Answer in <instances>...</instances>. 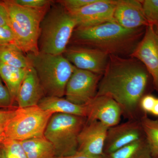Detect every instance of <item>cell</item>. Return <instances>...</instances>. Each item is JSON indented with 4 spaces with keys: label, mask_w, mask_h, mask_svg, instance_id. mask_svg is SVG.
Returning a JSON list of instances; mask_svg holds the SVG:
<instances>
[{
    "label": "cell",
    "mask_w": 158,
    "mask_h": 158,
    "mask_svg": "<svg viewBox=\"0 0 158 158\" xmlns=\"http://www.w3.org/2000/svg\"><path fill=\"white\" fill-rule=\"evenodd\" d=\"M139 62L133 57L109 55L96 95L110 97L118 103L123 113L131 118L135 116L148 81V72Z\"/></svg>",
    "instance_id": "cell-1"
},
{
    "label": "cell",
    "mask_w": 158,
    "mask_h": 158,
    "mask_svg": "<svg viewBox=\"0 0 158 158\" xmlns=\"http://www.w3.org/2000/svg\"><path fill=\"white\" fill-rule=\"evenodd\" d=\"M143 27L128 30L115 22L91 27H77L71 40L74 45L97 49L109 55L132 53L140 41Z\"/></svg>",
    "instance_id": "cell-2"
},
{
    "label": "cell",
    "mask_w": 158,
    "mask_h": 158,
    "mask_svg": "<svg viewBox=\"0 0 158 158\" xmlns=\"http://www.w3.org/2000/svg\"><path fill=\"white\" fill-rule=\"evenodd\" d=\"M54 2L40 26L38 49L41 52L63 55L77 27L72 15L61 4Z\"/></svg>",
    "instance_id": "cell-3"
},
{
    "label": "cell",
    "mask_w": 158,
    "mask_h": 158,
    "mask_svg": "<svg viewBox=\"0 0 158 158\" xmlns=\"http://www.w3.org/2000/svg\"><path fill=\"white\" fill-rule=\"evenodd\" d=\"M8 15V26L13 31L16 45L24 53H37L40 26L50 6L36 9L23 7L13 0L2 1Z\"/></svg>",
    "instance_id": "cell-4"
},
{
    "label": "cell",
    "mask_w": 158,
    "mask_h": 158,
    "mask_svg": "<svg viewBox=\"0 0 158 158\" xmlns=\"http://www.w3.org/2000/svg\"><path fill=\"white\" fill-rule=\"evenodd\" d=\"M31 66L35 69L46 96L63 97L74 66L63 55H54L38 52L27 54Z\"/></svg>",
    "instance_id": "cell-5"
},
{
    "label": "cell",
    "mask_w": 158,
    "mask_h": 158,
    "mask_svg": "<svg viewBox=\"0 0 158 158\" xmlns=\"http://www.w3.org/2000/svg\"><path fill=\"white\" fill-rule=\"evenodd\" d=\"M87 118L65 113H54L50 118L44 137L52 144L56 157L73 155L77 152L78 138Z\"/></svg>",
    "instance_id": "cell-6"
},
{
    "label": "cell",
    "mask_w": 158,
    "mask_h": 158,
    "mask_svg": "<svg viewBox=\"0 0 158 158\" xmlns=\"http://www.w3.org/2000/svg\"><path fill=\"white\" fill-rule=\"evenodd\" d=\"M52 112L44 111L38 106L16 107L14 116L6 125L4 138L23 141L44 137V131Z\"/></svg>",
    "instance_id": "cell-7"
},
{
    "label": "cell",
    "mask_w": 158,
    "mask_h": 158,
    "mask_svg": "<svg viewBox=\"0 0 158 158\" xmlns=\"http://www.w3.org/2000/svg\"><path fill=\"white\" fill-rule=\"evenodd\" d=\"M102 75L75 66L65 88V98L75 104L85 106L91 101L97 93Z\"/></svg>",
    "instance_id": "cell-8"
},
{
    "label": "cell",
    "mask_w": 158,
    "mask_h": 158,
    "mask_svg": "<svg viewBox=\"0 0 158 158\" xmlns=\"http://www.w3.org/2000/svg\"><path fill=\"white\" fill-rule=\"evenodd\" d=\"M63 56L76 68L101 75L109 58V54L97 49L76 45L67 47Z\"/></svg>",
    "instance_id": "cell-9"
},
{
    "label": "cell",
    "mask_w": 158,
    "mask_h": 158,
    "mask_svg": "<svg viewBox=\"0 0 158 158\" xmlns=\"http://www.w3.org/2000/svg\"><path fill=\"white\" fill-rule=\"evenodd\" d=\"M130 56L144 65L152 77L155 88L158 90V35L154 26L146 27L144 36Z\"/></svg>",
    "instance_id": "cell-10"
},
{
    "label": "cell",
    "mask_w": 158,
    "mask_h": 158,
    "mask_svg": "<svg viewBox=\"0 0 158 158\" xmlns=\"http://www.w3.org/2000/svg\"><path fill=\"white\" fill-rule=\"evenodd\" d=\"M116 2V0H96L81 9L69 12L75 19L77 27H91L115 22Z\"/></svg>",
    "instance_id": "cell-11"
},
{
    "label": "cell",
    "mask_w": 158,
    "mask_h": 158,
    "mask_svg": "<svg viewBox=\"0 0 158 158\" xmlns=\"http://www.w3.org/2000/svg\"><path fill=\"white\" fill-rule=\"evenodd\" d=\"M144 137L141 122L134 119L109 128L104 154L114 152Z\"/></svg>",
    "instance_id": "cell-12"
},
{
    "label": "cell",
    "mask_w": 158,
    "mask_h": 158,
    "mask_svg": "<svg viewBox=\"0 0 158 158\" xmlns=\"http://www.w3.org/2000/svg\"><path fill=\"white\" fill-rule=\"evenodd\" d=\"M109 128L98 120H88L78 138L77 152L101 157Z\"/></svg>",
    "instance_id": "cell-13"
},
{
    "label": "cell",
    "mask_w": 158,
    "mask_h": 158,
    "mask_svg": "<svg viewBox=\"0 0 158 158\" xmlns=\"http://www.w3.org/2000/svg\"><path fill=\"white\" fill-rule=\"evenodd\" d=\"M86 106L88 120H98L108 128L119 124L123 114L118 103L105 95L95 96Z\"/></svg>",
    "instance_id": "cell-14"
},
{
    "label": "cell",
    "mask_w": 158,
    "mask_h": 158,
    "mask_svg": "<svg viewBox=\"0 0 158 158\" xmlns=\"http://www.w3.org/2000/svg\"><path fill=\"white\" fill-rule=\"evenodd\" d=\"M114 18L116 23L128 30L149 25L144 16L141 1L116 0Z\"/></svg>",
    "instance_id": "cell-15"
},
{
    "label": "cell",
    "mask_w": 158,
    "mask_h": 158,
    "mask_svg": "<svg viewBox=\"0 0 158 158\" xmlns=\"http://www.w3.org/2000/svg\"><path fill=\"white\" fill-rule=\"evenodd\" d=\"M37 73L32 67L28 69L16 97L19 108L38 106L39 102L45 97Z\"/></svg>",
    "instance_id": "cell-16"
},
{
    "label": "cell",
    "mask_w": 158,
    "mask_h": 158,
    "mask_svg": "<svg viewBox=\"0 0 158 158\" xmlns=\"http://www.w3.org/2000/svg\"><path fill=\"white\" fill-rule=\"evenodd\" d=\"M38 106L44 111L56 113H65L87 118L86 105L75 104L66 98L54 96H45L39 102Z\"/></svg>",
    "instance_id": "cell-17"
},
{
    "label": "cell",
    "mask_w": 158,
    "mask_h": 158,
    "mask_svg": "<svg viewBox=\"0 0 158 158\" xmlns=\"http://www.w3.org/2000/svg\"><path fill=\"white\" fill-rule=\"evenodd\" d=\"M28 69L17 68L0 63V77L8 88L14 103L16 102L18 92Z\"/></svg>",
    "instance_id": "cell-18"
},
{
    "label": "cell",
    "mask_w": 158,
    "mask_h": 158,
    "mask_svg": "<svg viewBox=\"0 0 158 158\" xmlns=\"http://www.w3.org/2000/svg\"><path fill=\"white\" fill-rule=\"evenodd\" d=\"M27 158H55V148L44 137L20 141Z\"/></svg>",
    "instance_id": "cell-19"
},
{
    "label": "cell",
    "mask_w": 158,
    "mask_h": 158,
    "mask_svg": "<svg viewBox=\"0 0 158 158\" xmlns=\"http://www.w3.org/2000/svg\"><path fill=\"white\" fill-rule=\"evenodd\" d=\"M101 158H152L145 137Z\"/></svg>",
    "instance_id": "cell-20"
},
{
    "label": "cell",
    "mask_w": 158,
    "mask_h": 158,
    "mask_svg": "<svg viewBox=\"0 0 158 158\" xmlns=\"http://www.w3.org/2000/svg\"><path fill=\"white\" fill-rule=\"evenodd\" d=\"M0 63L19 68L32 67L27 55L14 44L0 45Z\"/></svg>",
    "instance_id": "cell-21"
},
{
    "label": "cell",
    "mask_w": 158,
    "mask_h": 158,
    "mask_svg": "<svg viewBox=\"0 0 158 158\" xmlns=\"http://www.w3.org/2000/svg\"><path fill=\"white\" fill-rule=\"evenodd\" d=\"M141 127L152 158H158V120L144 115L141 118Z\"/></svg>",
    "instance_id": "cell-22"
},
{
    "label": "cell",
    "mask_w": 158,
    "mask_h": 158,
    "mask_svg": "<svg viewBox=\"0 0 158 158\" xmlns=\"http://www.w3.org/2000/svg\"><path fill=\"white\" fill-rule=\"evenodd\" d=\"M0 147L5 158H27L20 141L3 137Z\"/></svg>",
    "instance_id": "cell-23"
},
{
    "label": "cell",
    "mask_w": 158,
    "mask_h": 158,
    "mask_svg": "<svg viewBox=\"0 0 158 158\" xmlns=\"http://www.w3.org/2000/svg\"><path fill=\"white\" fill-rule=\"evenodd\" d=\"M144 16L149 25H158V0L141 1Z\"/></svg>",
    "instance_id": "cell-24"
},
{
    "label": "cell",
    "mask_w": 158,
    "mask_h": 158,
    "mask_svg": "<svg viewBox=\"0 0 158 158\" xmlns=\"http://www.w3.org/2000/svg\"><path fill=\"white\" fill-rule=\"evenodd\" d=\"M96 0H61L57 2L61 4L68 11L81 9L94 2Z\"/></svg>",
    "instance_id": "cell-25"
},
{
    "label": "cell",
    "mask_w": 158,
    "mask_h": 158,
    "mask_svg": "<svg viewBox=\"0 0 158 158\" xmlns=\"http://www.w3.org/2000/svg\"><path fill=\"white\" fill-rule=\"evenodd\" d=\"M14 103L8 88L0 77V108L11 109L13 108Z\"/></svg>",
    "instance_id": "cell-26"
},
{
    "label": "cell",
    "mask_w": 158,
    "mask_h": 158,
    "mask_svg": "<svg viewBox=\"0 0 158 158\" xmlns=\"http://www.w3.org/2000/svg\"><path fill=\"white\" fill-rule=\"evenodd\" d=\"M19 6L32 9H40L51 6L53 1L48 0H13Z\"/></svg>",
    "instance_id": "cell-27"
},
{
    "label": "cell",
    "mask_w": 158,
    "mask_h": 158,
    "mask_svg": "<svg viewBox=\"0 0 158 158\" xmlns=\"http://www.w3.org/2000/svg\"><path fill=\"white\" fill-rule=\"evenodd\" d=\"M9 44L16 45L14 33L8 25L0 27V45Z\"/></svg>",
    "instance_id": "cell-28"
},
{
    "label": "cell",
    "mask_w": 158,
    "mask_h": 158,
    "mask_svg": "<svg viewBox=\"0 0 158 158\" xmlns=\"http://www.w3.org/2000/svg\"><path fill=\"white\" fill-rule=\"evenodd\" d=\"M16 108L0 109V134H2L6 125L15 113Z\"/></svg>",
    "instance_id": "cell-29"
},
{
    "label": "cell",
    "mask_w": 158,
    "mask_h": 158,
    "mask_svg": "<svg viewBox=\"0 0 158 158\" xmlns=\"http://www.w3.org/2000/svg\"><path fill=\"white\" fill-rule=\"evenodd\" d=\"M157 98L152 95H146L143 97L140 102V107L145 113H151Z\"/></svg>",
    "instance_id": "cell-30"
},
{
    "label": "cell",
    "mask_w": 158,
    "mask_h": 158,
    "mask_svg": "<svg viewBox=\"0 0 158 158\" xmlns=\"http://www.w3.org/2000/svg\"><path fill=\"white\" fill-rule=\"evenodd\" d=\"M8 15L6 8L0 1V27L8 25Z\"/></svg>",
    "instance_id": "cell-31"
},
{
    "label": "cell",
    "mask_w": 158,
    "mask_h": 158,
    "mask_svg": "<svg viewBox=\"0 0 158 158\" xmlns=\"http://www.w3.org/2000/svg\"><path fill=\"white\" fill-rule=\"evenodd\" d=\"M55 158H101L98 157L94 156L83 153L77 152L76 153L70 156L66 157H55Z\"/></svg>",
    "instance_id": "cell-32"
},
{
    "label": "cell",
    "mask_w": 158,
    "mask_h": 158,
    "mask_svg": "<svg viewBox=\"0 0 158 158\" xmlns=\"http://www.w3.org/2000/svg\"><path fill=\"white\" fill-rule=\"evenodd\" d=\"M151 114H152L154 116H158V98L156 99L155 104Z\"/></svg>",
    "instance_id": "cell-33"
},
{
    "label": "cell",
    "mask_w": 158,
    "mask_h": 158,
    "mask_svg": "<svg viewBox=\"0 0 158 158\" xmlns=\"http://www.w3.org/2000/svg\"><path fill=\"white\" fill-rule=\"evenodd\" d=\"M0 158H5L2 148L0 147Z\"/></svg>",
    "instance_id": "cell-34"
},
{
    "label": "cell",
    "mask_w": 158,
    "mask_h": 158,
    "mask_svg": "<svg viewBox=\"0 0 158 158\" xmlns=\"http://www.w3.org/2000/svg\"><path fill=\"white\" fill-rule=\"evenodd\" d=\"M3 139V135L2 134H0V145H1V142H2V140Z\"/></svg>",
    "instance_id": "cell-35"
},
{
    "label": "cell",
    "mask_w": 158,
    "mask_h": 158,
    "mask_svg": "<svg viewBox=\"0 0 158 158\" xmlns=\"http://www.w3.org/2000/svg\"><path fill=\"white\" fill-rule=\"evenodd\" d=\"M156 32L157 34L158 35V25L156 26Z\"/></svg>",
    "instance_id": "cell-36"
}]
</instances>
